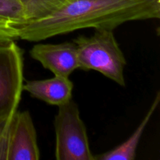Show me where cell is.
Segmentation results:
<instances>
[{"label": "cell", "mask_w": 160, "mask_h": 160, "mask_svg": "<svg viewBox=\"0 0 160 160\" xmlns=\"http://www.w3.org/2000/svg\"><path fill=\"white\" fill-rule=\"evenodd\" d=\"M159 17L160 0H71L49 17L23 23L18 38L39 42L77 30H113L127 22Z\"/></svg>", "instance_id": "obj_1"}, {"label": "cell", "mask_w": 160, "mask_h": 160, "mask_svg": "<svg viewBox=\"0 0 160 160\" xmlns=\"http://www.w3.org/2000/svg\"><path fill=\"white\" fill-rule=\"evenodd\" d=\"M73 42L78 51L79 69L98 71L124 87L127 61L113 30L96 29L92 36H79Z\"/></svg>", "instance_id": "obj_2"}, {"label": "cell", "mask_w": 160, "mask_h": 160, "mask_svg": "<svg viewBox=\"0 0 160 160\" xmlns=\"http://www.w3.org/2000/svg\"><path fill=\"white\" fill-rule=\"evenodd\" d=\"M55 117L56 151L57 160H95L89 145L86 127L79 108L72 98L58 106Z\"/></svg>", "instance_id": "obj_3"}, {"label": "cell", "mask_w": 160, "mask_h": 160, "mask_svg": "<svg viewBox=\"0 0 160 160\" xmlns=\"http://www.w3.org/2000/svg\"><path fill=\"white\" fill-rule=\"evenodd\" d=\"M23 81V51L15 40H0V125L18 110Z\"/></svg>", "instance_id": "obj_4"}, {"label": "cell", "mask_w": 160, "mask_h": 160, "mask_svg": "<svg viewBox=\"0 0 160 160\" xmlns=\"http://www.w3.org/2000/svg\"><path fill=\"white\" fill-rule=\"evenodd\" d=\"M7 133V160H38L37 133L29 111H18L1 124Z\"/></svg>", "instance_id": "obj_5"}, {"label": "cell", "mask_w": 160, "mask_h": 160, "mask_svg": "<svg viewBox=\"0 0 160 160\" xmlns=\"http://www.w3.org/2000/svg\"><path fill=\"white\" fill-rule=\"evenodd\" d=\"M31 56L56 76L69 78L79 68L77 47L74 42L60 44L39 43L30 51Z\"/></svg>", "instance_id": "obj_6"}, {"label": "cell", "mask_w": 160, "mask_h": 160, "mask_svg": "<svg viewBox=\"0 0 160 160\" xmlns=\"http://www.w3.org/2000/svg\"><path fill=\"white\" fill-rule=\"evenodd\" d=\"M23 88L34 98L59 106L72 99L73 83L69 78L54 75L48 79L27 81Z\"/></svg>", "instance_id": "obj_7"}, {"label": "cell", "mask_w": 160, "mask_h": 160, "mask_svg": "<svg viewBox=\"0 0 160 160\" xmlns=\"http://www.w3.org/2000/svg\"><path fill=\"white\" fill-rule=\"evenodd\" d=\"M160 102V92H158L154 101L142 121L134 131L131 137L113 149L95 156V159L99 160H134L136 158V152L145 128L148 126L153 113L156 111Z\"/></svg>", "instance_id": "obj_8"}, {"label": "cell", "mask_w": 160, "mask_h": 160, "mask_svg": "<svg viewBox=\"0 0 160 160\" xmlns=\"http://www.w3.org/2000/svg\"><path fill=\"white\" fill-rule=\"evenodd\" d=\"M26 23L17 0H0V40H17L22 25Z\"/></svg>", "instance_id": "obj_9"}, {"label": "cell", "mask_w": 160, "mask_h": 160, "mask_svg": "<svg viewBox=\"0 0 160 160\" xmlns=\"http://www.w3.org/2000/svg\"><path fill=\"white\" fill-rule=\"evenodd\" d=\"M26 22L35 21L49 17L71 0H17Z\"/></svg>", "instance_id": "obj_10"}]
</instances>
